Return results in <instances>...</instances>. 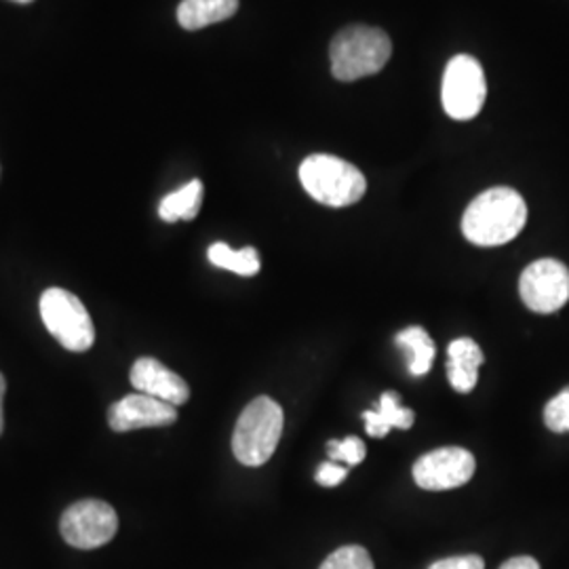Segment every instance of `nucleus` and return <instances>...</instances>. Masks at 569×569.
<instances>
[{
  "mask_svg": "<svg viewBox=\"0 0 569 569\" xmlns=\"http://www.w3.org/2000/svg\"><path fill=\"white\" fill-rule=\"evenodd\" d=\"M13 2H20V4H26V2H32V0H13Z\"/></svg>",
  "mask_w": 569,
  "mask_h": 569,
  "instance_id": "393cba45",
  "label": "nucleus"
},
{
  "mask_svg": "<svg viewBox=\"0 0 569 569\" xmlns=\"http://www.w3.org/2000/svg\"><path fill=\"white\" fill-rule=\"evenodd\" d=\"M239 11V0H182L178 21L183 30H201L211 23L230 20Z\"/></svg>",
  "mask_w": 569,
  "mask_h": 569,
  "instance_id": "4468645a",
  "label": "nucleus"
},
{
  "mask_svg": "<svg viewBox=\"0 0 569 569\" xmlns=\"http://www.w3.org/2000/svg\"><path fill=\"white\" fill-rule=\"evenodd\" d=\"M203 204V182L201 180H192L186 183L180 190L167 194L161 204H159V216L164 222L173 224L178 220H194L201 211Z\"/></svg>",
  "mask_w": 569,
  "mask_h": 569,
  "instance_id": "2eb2a0df",
  "label": "nucleus"
},
{
  "mask_svg": "<svg viewBox=\"0 0 569 569\" xmlns=\"http://www.w3.org/2000/svg\"><path fill=\"white\" fill-rule=\"evenodd\" d=\"M4 390H7V382L0 373V435H2V428H4V416H2V399H4Z\"/></svg>",
  "mask_w": 569,
  "mask_h": 569,
  "instance_id": "b1692460",
  "label": "nucleus"
},
{
  "mask_svg": "<svg viewBox=\"0 0 569 569\" xmlns=\"http://www.w3.org/2000/svg\"><path fill=\"white\" fill-rule=\"evenodd\" d=\"M528 224V204L523 197L507 188H489L468 204L462 218L467 241L479 247L507 244Z\"/></svg>",
  "mask_w": 569,
  "mask_h": 569,
  "instance_id": "f257e3e1",
  "label": "nucleus"
},
{
  "mask_svg": "<svg viewBox=\"0 0 569 569\" xmlns=\"http://www.w3.org/2000/svg\"><path fill=\"white\" fill-rule=\"evenodd\" d=\"M348 477V468L340 467L338 462H326L317 472V483L323 488H336L340 483H345Z\"/></svg>",
  "mask_w": 569,
  "mask_h": 569,
  "instance_id": "412c9836",
  "label": "nucleus"
},
{
  "mask_svg": "<svg viewBox=\"0 0 569 569\" xmlns=\"http://www.w3.org/2000/svg\"><path fill=\"white\" fill-rule=\"evenodd\" d=\"M131 385L142 395L154 397L169 406L180 407L190 399V388L176 371L152 357H142L131 367Z\"/></svg>",
  "mask_w": 569,
  "mask_h": 569,
  "instance_id": "9b49d317",
  "label": "nucleus"
},
{
  "mask_svg": "<svg viewBox=\"0 0 569 569\" xmlns=\"http://www.w3.org/2000/svg\"><path fill=\"white\" fill-rule=\"evenodd\" d=\"M319 569H376L373 559L363 547L350 545L331 552Z\"/></svg>",
  "mask_w": 569,
  "mask_h": 569,
  "instance_id": "a211bd4d",
  "label": "nucleus"
},
{
  "mask_svg": "<svg viewBox=\"0 0 569 569\" xmlns=\"http://www.w3.org/2000/svg\"><path fill=\"white\" fill-rule=\"evenodd\" d=\"M42 323L49 333L70 352H84L96 342V327L81 300L60 287L41 296Z\"/></svg>",
  "mask_w": 569,
  "mask_h": 569,
  "instance_id": "39448f33",
  "label": "nucleus"
},
{
  "mask_svg": "<svg viewBox=\"0 0 569 569\" xmlns=\"http://www.w3.org/2000/svg\"><path fill=\"white\" fill-rule=\"evenodd\" d=\"M395 342L409 350V371L413 376H425L435 361V342L425 327H407L397 333Z\"/></svg>",
  "mask_w": 569,
  "mask_h": 569,
  "instance_id": "dca6fc26",
  "label": "nucleus"
},
{
  "mask_svg": "<svg viewBox=\"0 0 569 569\" xmlns=\"http://www.w3.org/2000/svg\"><path fill=\"white\" fill-rule=\"evenodd\" d=\"M178 420V409L142 392L127 395L108 409V425L117 432L140 428L169 427Z\"/></svg>",
  "mask_w": 569,
  "mask_h": 569,
  "instance_id": "9d476101",
  "label": "nucleus"
},
{
  "mask_svg": "<svg viewBox=\"0 0 569 569\" xmlns=\"http://www.w3.org/2000/svg\"><path fill=\"white\" fill-rule=\"evenodd\" d=\"M207 258L211 264L237 272L241 277H256L260 272V256L253 247H244V249L234 251L226 243H213L207 251Z\"/></svg>",
  "mask_w": 569,
  "mask_h": 569,
  "instance_id": "f3484780",
  "label": "nucleus"
},
{
  "mask_svg": "<svg viewBox=\"0 0 569 569\" xmlns=\"http://www.w3.org/2000/svg\"><path fill=\"white\" fill-rule=\"evenodd\" d=\"M366 443L359 437H346L345 441H329L327 458L331 462H345L346 467H357L366 460Z\"/></svg>",
  "mask_w": 569,
  "mask_h": 569,
  "instance_id": "6ab92c4d",
  "label": "nucleus"
},
{
  "mask_svg": "<svg viewBox=\"0 0 569 569\" xmlns=\"http://www.w3.org/2000/svg\"><path fill=\"white\" fill-rule=\"evenodd\" d=\"M392 56L387 32L371 26H348L340 30L331 47V74L342 82L359 81L378 74Z\"/></svg>",
  "mask_w": 569,
  "mask_h": 569,
  "instance_id": "f03ea898",
  "label": "nucleus"
},
{
  "mask_svg": "<svg viewBox=\"0 0 569 569\" xmlns=\"http://www.w3.org/2000/svg\"><path fill=\"white\" fill-rule=\"evenodd\" d=\"M283 409L270 397H258L244 407L234 435L232 451L244 467H262L279 448L283 435Z\"/></svg>",
  "mask_w": 569,
  "mask_h": 569,
  "instance_id": "7ed1b4c3",
  "label": "nucleus"
},
{
  "mask_svg": "<svg viewBox=\"0 0 569 569\" xmlns=\"http://www.w3.org/2000/svg\"><path fill=\"white\" fill-rule=\"evenodd\" d=\"M413 411L399 403V395L388 390L380 397V406L378 409H369L363 411V420H366V430L369 437L382 439L387 437L392 428H401L409 430L413 427Z\"/></svg>",
  "mask_w": 569,
  "mask_h": 569,
  "instance_id": "ddd939ff",
  "label": "nucleus"
},
{
  "mask_svg": "<svg viewBox=\"0 0 569 569\" xmlns=\"http://www.w3.org/2000/svg\"><path fill=\"white\" fill-rule=\"evenodd\" d=\"M477 470L475 456L465 448H441L425 453L413 465V481L427 491H446L467 486Z\"/></svg>",
  "mask_w": 569,
  "mask_h": 569,
  "instance_id": "1a4fd4ad",
  "label": "nucleus"
},
{
  "mask_svg": "<svg viewBox=\"0 0 569 569\" xmlns=\"http://www.w3.org/2000/svg\"><path fill=\"white\" fill-rule=\"evenodd\" d=\"M500 569H540V563L533 557H512Z\"/></svg>",
  "mask_w": 569,
  "mask_h": 569,
  "instance_id": "5701e85b",
  "label": "nucleus"
},
{
  "mask_svg": "<svg viewBox=\"0 0 569 569\" xmlns=\"http://www.w3.org/2000/svg\"><path fill=\"white\" fill-rule=\"evenodd\" d=\"M61 538L74 549H100L119 531V517L103 500H81L63 510Z\"/></svg>",
  "mask_w": 569,
  "mask_h": 569,
  "instance_id": "0eeeda50",
  "label": "nucleus"
},
{
  "mask_svg": "<svg viewBox=\"0 0 569 569\" xmlns=\"http://www.w3.org/2000/svg\"><path fill=\"white\" fill-rule=\"evenodd\" d=\"M300 182L306 192L327 207L359 203L367 190L366 176L345 159L312 154L300 164Z\"/></svg>",
  "mask_w": 569,
  "mask_h": 569,
  "instance_id": "20e7f679",
  "label": "nucleus"
},
{
  "mask_svg": "<svg viewBox=\"0 0 569 569\" xmlns=\"http://www.w3.org/2000/svg\"><path fill=\"white\" fill-rule=\"evenodd\" d=\"M519 293L523 305L533 312L550 315L561 310L569 300L568 266L552 258L536 260L523 270Z\"/></svg>",
  "mask_w": 569,
  "mask_h": 569,
  "instance_id": "6e6552de",
  "label": "nucleus"
},
{
  "mask_svg": "<svg viewBox=\"0 0 569 569\" xmlns=\"http://www.w3.org/2000/svg\"><path fill=\"white\" fill-rule=\"evenodd\" d=\"M488 98V81L481 63L470 56L451 58L443 74L441 100L453 121L475 119Z\"/></svg>",
  "mask_w": 569,
  "mask_h": 569,
  "instance_id": "423d86ee",
  "label": "nucleus"
},
{
  "mask_svg": "<svg viewBox=\"0 0 569 569\" xmlns=\"http://www.w3.org/2000/svg\"><path fill=\"white\" fill-rule=\"evenodd\" d=\"M486 357L481 346L470 338H458L448 348V380L453 390L470 392L479 382V367Z\"/></svg>",
  "mask_w": 569,
  "mask_h": 569,
  "instance_id": "f8f14e48",
  "label": "nucleus"
},
{
  "mask_svg": "<svg viewBox=\"0 0 569 569\" xmlns=\"http://www.w3.org/2000/svg\"><path fill=\"white\" fill-rule=\"evenodd\" d=\"M428 569H486V561L479 555H462V557L441 559Z\"/></svg>",
  "mask_w": 569,
  "mask_h": 569,
  "instance_id": "4be33fe9",
  "label": "nucleus"
},
{
  "mask_svg": "<svg viewBox=\"0 0 569 569\" xmlns=\"http://www.w3.org/2000/svg\"><path fill=\"white\" fill-rule=\"evenodd\" d=\"M545 422L552 432H569V387L547 403Z\"/></svg>",
  "mask_w": 569,
  "mask_h": 569,
  "instance_id": "aec40b11",
  "label": "nucleus"
}]
</instances>
